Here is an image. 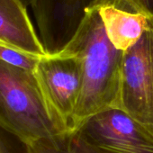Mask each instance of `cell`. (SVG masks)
Wrapping results in <instances>:
<instances>
[{"label":"cell","instance_id":"6da1fadb","mask_svg":"<svg viewBox=\"0 0 153 153\" xmlns=\"http://www.w3.org/2000/svg\"><path fill=\"white\" fill-rule=\"evenodd\" d=\"M98 7L88 10L78 31L62 50L82 60L83 80L71 124L78 130L88 118L111 107H117L123 51L109 41Z\"/></svg>","mask_w":153,"mask_h":153},{"label":"cell","instance_id":"7a4b0ae2","mask_svg":"<svg viewBox=\"0 0 153 153\" xmlns=\"http://www.w3.org/2000/svg\"><path fill=\"white\" fill-rule=\"evenodd\" d=\"M0 128L24 145L68 132L52 113L34 71L1 60Z\"/></svg>","mask_w":153,"mask_h":153},{"label":"cell","instance_id":"3957f363","mask_svg":"<svg viewBox=\"0 0 153 153\" xmlns=\"http://www.w3.org/2000/svg\"><path fill=\"white\" fill-rule=\"evenodd\" d=\"M117 108L153 133V22L150 20L140 39L123 51Z\"/></svg>","mask_w":153,"mask_h":153},{"label":"cell","instance_id":"277c9868","mask_svg":"<svg viewBox=\"0 0 153 153\" xmlns=\"http://www.w3.org/2000/svg\"><path fill=\"white\" fill-rule=\"evenodd\" d=\"M42 91L57 120L71 131L72 119L82 88L81 59L61 51L41 57L34 70Z\"/></svg>","mask_w":153,"mask_h":153},{"label":"cell","instance_id":"5b68a950","mask_svg":"<svg viewBox=\"0 0 153 153\" xmlns=\"http://www.w3.org/2000/svg\"><path fill=\"white\" fill-rule=\"evenodd\" d=\"M76 131L112 153H153V133L117 107L94 114Z\"/></svg>","mask_w":153,"mask_h":153},{"label":"cell","instance_id":"8992f818","mask_svg":"<svg viewBox=\"0 0 153 153\" xmlns=\"http://www.w3.org/2000/svg\"><path fill=\"white\" fill-rule=\"evenodd\" d=\"M105 0H34L32 8L39 37L48 54L61 51L72 39L86 14Z\"/></svg>","mask_w":153,"mask_h":153},{"label":"cell","instance_id":"52a82bcc","mask_svg":"<svg viewBox=\"0 0 153 153\" xmlns=\"http://www.w3.org/2000/svg\"><path fill=\"white\" fill-rule=\"evenodd\" d=\"M0 42L34 56L48 54L21 0H0Z\"/></svg>","mask_w":153,"mask_h":153},{"label":"cell","instance_id":"ba28073f","mask_svg":"<svg viewBox=\"0 0 153 153\" xmlns=\"http://www.w3.org/2000/svg\"><path fill=\"white\" fill-rule=\"evenodd\" d=\"M98 12L109 41L122 51L140 39L149 23L144 15L119 7L110 0L99 5Z\"/></svg>","mask_w":153,"mask_h":153},{"label":"cell","instance_id":"9c48e42d","mask_svg":"<svg viewBox=\"0 0 153 153\" xmlns=\"http://www.w3.org/2000/svg\"><path fill=\"white\" fill-rule=\"evenodd\" d=\"M25 147V153H112L88 141L79 131L38 140Z\"/></svg>","mask_w":153,"mask_h":153},{"label":"cell","instance_id":"30bf717a","mask_svg":"<svg viewBox=\"0 0 153 153\" xmlns=\"http://www.w3.org/2000/svg\"><path fill=\"white\" fill-rule=\"evenodd\" d=\"M40 58L0 42V60L3 62L34 71Z\"/></svg>","mask_w":153,"mask_h":153},{"label":"cell","instance_id":"8fae6325","mask_svg":"<svg viewBox=\"0 0 153 153\" xmlns=\"http://www.w3.org/2000/svg\"><path fill=\"white\" fill-rule=\"evenodd\" d=\"M114 4L144 15L153 21V0H110Z\"/></svg>","mask_w":153,"mask_h":153},{"label":"cell","instance_id":"7c38bea8","mask_svg":"<svg viewBox=\"0 0 153 153\" xmlns=\"http://www.w3.org/2000/svg\"><path fill=\"white\" fill-rule=\"evenodd\" d=\"M0 153H9V151L7 150V149L5 147L4 143L2 142L1 139H0Z\"/></svg>","mask_w":153,"mask_h":153},{"label":"cell","instance_id":"4fadbf2b","mask_svg":"<svg viewBox=\"0 0 153 153\" xmlns=\"http://www.w3.org/2000/svg\"><path fill=\"white\" fill-rule=\"evenodd\" d=\"M21 1L26 7H32V5L34 2V0H21Z\"/></svg>","mask_w":153,"mask_h":153},{"label":"cell","instance_id":"5bb4252c","mask_svg":"<svg viewBox=\"0 0 153 153\" xmlns=\"http://www.w3.org/2000/svg\"><path fill=\"white\" fill-rule=\"evenodd\" d=\"M152 22H153V21H152Z\"/></svg>","mask_w":153,"mask_h":153}]
</instances>
